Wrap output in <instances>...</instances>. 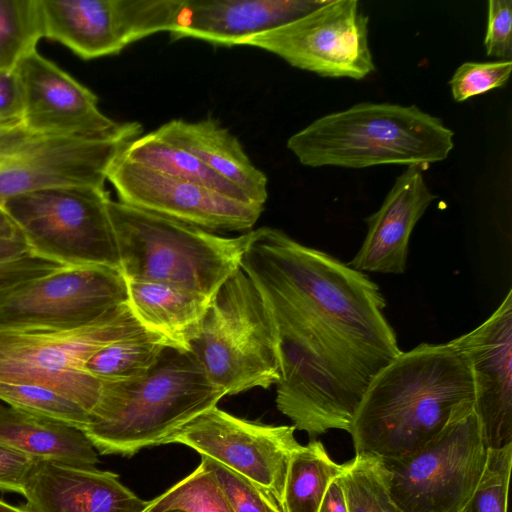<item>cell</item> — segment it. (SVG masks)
Listing matches in <instances>:
<instances>
[{"mask_svg":"<svg viewBox=\"0 0 512 512\" xmlns=\"http://www.w3.org/2000/svg\"><path fill=\"white\" fill-rule=\"evenodd\" d=\"M240 268L277 324L278 410L311 437L332 429L349 433L369 383L402 352L380 288L363 272L271 227L249 232Z\"/></svg>","mask_w":512,"mask_h":512,"instance_id":"obj_1","label":"cell"},{"mask_svg":"<svg viewBox=\"0 0 512 512\" xmlns=\"http://www.w3.org/2000/svg\"><path fill=\"white\" fill-rule=\"evenodd\" d=\"M23 87L17 70L0 71V124L22 122Z\"/></svg>","mask_w":512,"mask_h":512,"instance_id":"obj_35","label":"cell"},{"mask_svg":"<svg viewBox=\"0 0 512 512\" xmlns=\"http://www.w3.org/2000/svg\"><path fill=\"white\" fill-rule=\"evenodd\" d=\"M105 187L67 185L21 193L2 209L32 256L58 266H105L121 271Z\"/></svg>","mask_w":512,"mask_h":512,"instance_id":"obj_7","label":"cell"},{"mask_svg":"<svg viewBox=\"0 0 512 512\" xmlns=\"http://www.w3.org/2000/svg\"><path fill=\"white\" fill-rule=\"evenodd\" d=\"M0 443L35 460L95 467L99 459L83 431L49 418L0 405Z\"/></svg>","mask_w":512,"mask_h":512,"instance_id":"obj_22","label":"cell"},{"mask_svg":"<svg viewBox=\"0 0 512 512\" xmlns=\"http://www.w3.org/2000/svg\"><path fill=\"white\" fill-rule=\"evenodd\" d=\"M159 128L215 174L241 190L250 201L264 206L268 198L266 175L252 163L238 138L217 120L173 119Z\"/></svg>","mask_w":512,"mask_h":512,"instance_id":"obj_21","label":"cell"},{"mask_svg":"<svg viewBox=\"0 0 512 512\" xmlns=\"http://www.w3.org/2000/svg\"><path fill=\"white\" fill-rule=\"evenodd\" d=\"M318 512H348L339 477L330 483Z\"/></svg>","mask_w":512,"mask_h":512,"instance_id":"obj_37","label":"cell"},{"mask_svg":"<svg viewBox=\"0 0 512 512\" xmlns=\"http://www.w3.org/2000/svg\"><path fill=\"white\" fill-rule=\"evenodd\" d=\"M188 353L226 396L279 382L277 324L265 297L241 268L211 299Z\"/></svg>","mask_w":512,"mask_h":512,"instance_id":"obj_6","label":"cell"},{"mask_svg":"<svg viewBox=\"0 0 512 512\" xmlns=\"http://www.w3.org/2000/svg\"><path fill=\"white\" fill-rule=\"evenodd\" d=\"M30 512H143L147 501L96 467L36 460L24 485Z\"/></svg>","mask_w":512,"mask_h":512,"instance_id":"obj_17","label":"cell"},{"mask_svg":"<svg viewBox=\"0 0 512 512\" xmlns=\"http://www.w3.org/2000/svg\"><path fill=\"white\" fill-rule=\"evenodd\" d=\"M201 460L213 472L233 512H282L270 495L244 476L207 457Z\"/></svg>","mask_w":512,"mask_h":512,"instance_id":"obj_31","label":"cell"},{"mask_svg":"<svg viewBox=\"0 0 512 512\" xmlns=\"http://www.w3.org/2000/svg\"><path fill=\"white\" fill-rule=\"evenodd\" d=\"M233 512L213 472L203 460L188 476L147 502L143 512Z\"/></svg>","mask_w":512,"mask_h":512,"instance_id":"obj_28","label":"cell"},{"mask_svg":"<svg viewBox=\"0 0 512 512\" xmlns=\"http://www.w3.org/2000/svg\"><path fill=\"white\" fill-rule=\"evenodd\" d=\"M35 459L0 443V491L23 494Z\"/></svg>","mask_w":512,"mask_h":512,"instance_id":"obj_34","label":"cell"},{"mask_svg":"<svg viewBox=\"0 0 512 512\" xmlns=\"http://www.w3.org/2000/svg\"><path fill=\"white\" fill-rule=\"evenodd\" d=\"M146 331L128 302L98 321L57 331H0V381L42 386L82 406L90 415L102 383L84 370L97 350Z\"/></svg>","mask_w":512,"mask_h":512,"instance_id":"obj_8","label":"cell"},{"mask_svg":"<svg viewBox=\"0 0 512 512\" xmlns=\"http://www.w3.org/2000/svg\"><path fill=\"white\" fill-rule=\"evenodd\" d=\"M368 23L357 0H328L289 23L243 39L239 45L268 51L293 67L322 77L360 80L376 70Z\"/></svg>","mask_w":512,"mask_h":512,"instance_id":"obj_11","label":"cell"},{"mask_svg":"<svg viewBox=\"0 0 512 512\" xmlns=\"http://www.w3.org/2000/svg\"><path fill=\"white\" fill-rule=\"evenodd\" d=\"M488 450L472 408L419 450L380 459L403 512H462L483 475Z\"/></svg>","mask_w":512,"mask_h":512,"instance_id":"obj_9","label":"cell"},{"mask_svg":"<svg viewBox=\"0 0 512 512\" xmlns=\"http://www.w3.org/2000/svg\"><path fill=\"white\" fill-rule=\"evenodd\" d=\"M106 179L119 202L208 231L251 229L264 206L244 202L118 155Z\"/></svg>","mask_w":512,"mask_h":512,"instance_id":"obj_14","label":"cell"},{"mask_svg":"<svg viewBox=\"0 0 512 512\" xmlns=\"http://www.w3.org/2000/svg\"><path fill=\"white\" fill-rule=\"evenodd\" d=\"M166 512H183V511H180V510H170V511H166Z\"/></svg>","mask_w":512,"mask_h":512,"instance_id":"obj_41","label":"cell"},{"mask_svg":"<svg viewBox=\"0 0 512 512\" xmlns=\"http://www.w3.org/2000/svg\"><path fill=\"white\" fill-rule=\"evenodd\" d=\"M128 305L139 324L170 348L189 352L211 299L166 282L125 278Z\"/></svg>","mask_w":512,"mask_h":512,"instance_id":"obj_20","label":"cell"},{"mask_svg":"<svg viewBox=\"0 0 512 512\" xmlns=\"http://www.w3.org/2000/svg\"><path fill=\"white\" fill-rule=\"evenodd\" d=\"M42 32L83 60L174 27L182 0H36Z\"/></svg>","mask_w":512,"mask_h":512,"instance_id":"obj_12","label":"cell"},{"mask_svg":"<svg viewBox=\"0 0 512 512\" xmlns=\"http://www.w3.org/2000/svg\"><path fill=\"white\" fill-rule=\"evenodd\" d=\"M224 396L189 353L167 347L145 377L102 383L100 399L83 432L101 454L132 456L166 444Z\"/></svg>","mask_w":512,"mask_h":512,"instance_id":"obj_3","label":"cell"},{"mask_svg":"<svg viewBox=\"0 0 512 512\" xmlns=\"http://www.w3.org/2000/svg\"><path fill=\"white\" fill-rule=\"evenodd\" d=\"M487 56L497 61H512V1L488 2L487 27L484 37Z\"/></svg>","mask_w":512,"mask_h":512,"instance_id":"obj_33","label":"cell"},{"mask_svg":"<svg viewBox=\"0 0 512 512\" xmlns=\"http://www.w3.org/2000/svg\"><path fill=\"white\" fill-rule=\"evenodd\" d=\"M120 155L142 166L253 203L241 190L215 174L199 158L173 141L160 128L130 142Z\"/></svg>","mask_w":512,"mask_h":512,"instance_id":"obj_23","label":"cell"},{"mask_svg":"<svg viewBox=\"0 0 512 512\" xmlns=\"http://www.w3.org/2000/svg\"><path fill=\"white\" fill-rule=\"evenodd\" d=\"M166 348L160 338L141 331L97 350L84 364V370L101 383L135 381L150 373Z\"/></svg>","mask_w":512,"mask_h":512,"instance_id":"obj_25","label":"cell"},{"mask_svg":"<svg viewBox=\"0 0 512 512\" xmlns=\"http://www.w3.org/2000/svg\"><path fill=\"white\" fill-rule=\"evenodd\" d=\"M0 400L13 408L65 423L81 431L89 421V413L82 406L38 385L0 381Z\"/></svg>","mask_w":512,"mask_h":512,"instance_id":"obj_29","label":"cell"},{"mask_svg":"<svg viewBox=\"0 0 512 512\" xmlns=\"http://www.w3.org/2000/svg\"><path fill=\"white\" fill-rule=\"evenodd\" d=\"M454 132L415 105L364 102L324 115L296 132L287 148L308 167L426 166L445 160Z\"/></svg>","mask_w":512,"mask_h":512,"instance_id":"obj_4","label":"cell"},{"mask_svg":"<svg viewBox=\"0 0 512 512\" xmlns=\"http://www.w3.org/2000/svg\"><path fill=\"white\" fill-rule=\"evenodd\" d=\"M512 61L465 62L449 80L452 97L456 102L504 86L510 77Z\"/></svg>","mask_w":512,"mask_h":512,"instance_id":"obj_32","label":"cell"},{"mask_svg":"<svg viewBox=\"0 0 512 512\" xmlns=\"http://www.w3.org/2000/svg\"><path fill=\"white\" fill-rule=\"evenodd\" d=\"M474 408L465 353L451 340L401 352L369 383L349 434L355 453L381 459L407 456Z\"/></svg>","mask_w":512,"mask_h":512,"instance_id":"obj_2","label":"cell"},{"mask_svg":"<svg viewBox=\"0 0 512 512\" xmlns=\"http://www.w3.org/2000/svg\"><path fill=\"white\" fill-rule=\"evenodd\" d=\"M36 263L28 259L16 264L0 266V285L25 278L35 271Z\"/></svg>","mask_w":512,"mask_h":512,"instance_id":"obj_38","label":"cell"},{"mask_svg":"<svg viewBox=\"0 0 512 512\" xmlns=\"http://www.w3.org/2000/svg\"><path fill=\"white\" fill-rule=\"evenodd\" d=\"M436 198L421 167L408 166L396 178L380 208L366 218V237L348 265L361 272L404 273L411 233Z\"/></svg>","mask_w":512,"mask_h":512,"instance_id":"obj_19","label":"cell"},{"mask_svg":"<svg viewBox=\"0 0 512 512\" xmlns=\"http://www.w3.org/2000/svg\"><path fill=\"white\" fill-rule=\"evenodd\" d=\"M40 39L36 0H0V71L15 70Z\"/></svg>","mask_w":512,"mask_h":512,"instance_id":"obj_27","label":"cell"},{"mask_svg":"<svg viewBox=\"0 0 512 512\" xmlns=\"http://www.w3.org/2000/svg\"><path fill=\"white\" fill-rule=\"evenodd\" d=\"M22 234L16 225L0 207V236H16Z\"/></svg>","mask_w":512,"mask_h":512,"instance_id":"obj_39","label":"cell"},{"mask_svg":"<svg viewBox=\"0 0 512 512\" xmlns=\"http://www.w3.org/2000/svg\"><path fill=\"white\" fill-rule=\"evenodd\" d=\"M0 512H30L23 505L14 506L0 499Z\"/></svg>","mask_w":512,"mask_h":512,"instance_id":"obj_40","label":"cell"},{"mask_svg":"<svg viewBox=\"0 0 512 512\" xmlns=\"http://www.w3.org/2000/svg\"><path fill=\"white\" fill-rule=\"evenodd\" d=\"M314 0H182L171 40L196 38L234 46L321 6Z\"/></svg>","mask_w":512,"mask_h":512,"instance_id":"obj_18","label":"cell"},{"mask_svg":"<svg viewBox=\"0 0 512 512\" xmlns=\"http://www.w3.org/2000/svg\"><path fill=\"white\" fill-rule=\"evenodd\" d=\"M344 466L330 457L320 441L300 445L289 461L282 512H318L330 483L342 474Z\"/></svg>","mask_w":512,"mask_h":512,"instance_id":"obj_24","label":"cell"},{"mask_svg":"<svg viewBox=\"0 0 512 512\" xmlns=\"http://www.w3.org/2000/svg\"><path fill=\"white\" fill-rule=\"evenodd\" d=\"M16 70L24 95L22 123L32 133L92 139L143 130L139 122H118L106 116L90 89L37 50Z\"/></svg>","mask_w":512,"mask_h":512,"instance_id":"obj_15","label":"cell"},{"mask_svg":"<svg viewBox=\"0 0 512 512\" xmlns=\"http://www.w3.org/2000/svg\"><path fill=\"white\" fill-rule=\"evenodd\" d=\"M32 256L29 246L22 234L16 236H0V266L16 264Z\"/></svg>","mask_w":512,"mask_h":512,"instance_id":"obj_36","label":"cell"},{"mask_svg":"<svg viewBox=\"0 0 512 512\" xmlns=\"http://www.w3.org/2000/svg\"><path fill=\"white\" fill-rule=\"evenodd\" d=\"M512 444L489 449L483 475L462 512H507Z\"/></svg>","mask_w":512,"mask_h":512,"instance_id":"obj_30","label":"cell"},{"mask_svg":"<svg viewBox=\"0 0 512 512\" xmlns=\"http://www.w3.org/2000/svg\"><path fill=\"white\" fill-rule=\"evenodd\" d=\"M127 302V284L120 270L58 266L0 285V331L79 328Z\"/></svg>","mask_w":512,"mask_h":512,"instance_id":"obj_10","label":"cell"},{"mask_svg":"<svg viewBox=\"0 0 512 512\" xmlns=\"http://www.w3.org/2000/svg\"><path fill=\"white\" fill-rule=\"evenodd\" d=\"M295 430L293 425L241 419L215 406L176 431L167 443L184 444L239 473L270 495L282 511L289 461L300 446Z\"/></svg>","mask_w":512,"mask_h":512,"instance_id":"obj_13","label":"cell"},{"mask_svg":"<svg viewBox=\"0 0 512 512\" xmlns=\"http://www.w3.org/2000/svg\"><path fill=\"white\" fill-rule=\"evenodd\" d=\"M109 215L125 278L175 284L210 299L240 269L249 239V232L221 236L112 199Z\"/></svg>","mask_w":512,"mask_h":512,"instance_id":"obj_5","label":"cell"},{"mask_svg":"<svg viewBox=\"0 0 512 512\" xmlns=\"http://www.w3.org/2000/svg\"><path fill=\"white\" fill-rule=\"evenodd\" d=\"M467 356L474 411L488 449L512 444V290L491 316L452 340Z\"/></svg>","mask_w":512,"mask_h":512,"instance_id":"obj_16","label":"cell"},{"mask_svg":"<svg viewBox=\"0 0 512 512\" xmlns=\"http://www.w3.org/2000/svg\"><path fill=\"white\" fill-rule=\"evenodd\" d=\"M339 476L348 512H403L393 500L382 460L355 453Z\"/></svg>","mask_w":512,"mask_h":512,"instance_id":"obj_26","label":"cell"}]
</instances>
